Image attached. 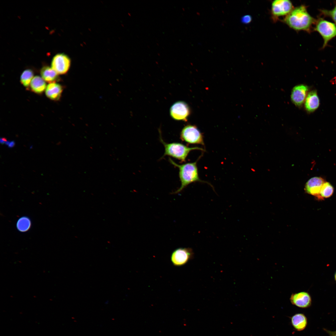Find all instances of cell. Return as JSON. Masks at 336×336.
I'll return each instance as SVG.
<instances>
[{
    "label": "cell",
    "instance_id": "30bf717a",
    "mask_svg": "<svg viewBox=\"0 0 336 336\" xmlns=\"http://www.w3.org/2000/svg\"><path fill=\"white\" fill-rule=\"evenodd\" d=\"M324 179L321 177H313L306 183L305 187L306 193L314 196L320 200V194L321 188L325 182Z\"/></svg>",
    "mask_w": 336,
    "mask_h": 336
},
{
    "label": "cell",
    "instance_id": "277c9868",
    "mask_svg": "<svg viewBox=\"0 0 336 336\" xmlns=\"http://www.w3.org/2000/svg\"><path fill=\"white\" fill-rule=\"evenodd\" d=\"M313 30L318 32L323 39L322 49H324L328 43L336 37V25L322 18L316 20Z\"/></svg>",
    "mask_w": 336,
    "mask_h": 336
},
{
    "label": "cell",
    "instance_id": "603a6c76",
    "mask_svg": "<svg viewBox=\"0 0 336 336\" xmlns=\"http://www.w3.org/2000/svg\"><path fill=\"white\" fill-rule=\"evenodd\" d=\"M324 330L329 335V336H336V331H332L325 329H324Z\"/></svg>",
    "mask_w": 336,
    "mask_h": 336
},
{
    "label": "cell",
    "instance_id": "6da1fadb",
    "mask_svg": "<svg viewBox=\"0 0 336 336\" xmlns=\"http://www.w3.org/2000/svg\"><path fill=\"white\" fill-rule=\"evenodd\" d=\"M283 21L290 28L297 31L310 32L316 20L308 13L306 7L301 5L294 8Z\"/></svg>",
    "mask_w": 336,
    "mask_h": 336
},
{
    "label": "cell",
    "instance_id": "8992f818",
    "mask_svg": "<svg viewBox=\"0 0 336 336\" xmlns=\"http://www.w3.org/2000/svg\"><path fill=\"white\" fill-rule=\"evenodd\" d=\"M292 2L288 0H275L272 3L271 12L274 20L287 15L293 9Z\"/></svg>",
    "mask_w": 336,
    "mask_h": 336
},
{
    "label": "cell",
    "instance_id": "484cf974",
    "mask_svg": "<svg viewBox=\"0 0 336 336\" xmlns=\"http://www.w3.org/2000/svg\"><path fill=\"white\" fill-rule=\"evenodd\" d=\"M334 278H335V280L336 281V273H335V274Z\"/></svg>",
    "mask_w": 336,
    "mask_h": 336
},
{
    "label": "cell",
    "instance_id": "5b68a950",
    "mask_svg": "<svg viewBox=\"0 0 336 336\" xmlns=\"http://www.w3.org/2000/svg\"><path fill=\"white\" fill-rule=\"evenodd\" d=\"M180 138L181 140L189 144L204 145L203 135L194 125H188L184 127L181 132Z\"/></svg>",
    "mask_w": 336,
    "mask_h": 336
},
{
    "label": "cell",
    "instance_id": "3957f363",
    "mask_svg": "<svg viewBox=\"0 0 336 336\" xmlns=\"http://www.w3.org/2000/svg\"><path fill=\"white\" fill-rule=\"evenodd\" d=\"M160 142L165 148L164 153L162 157L168 156L185 162L189 152L194 150H200L204 151V150L198 147H189L183 144L178 142L167 143L165 142L161 136L160 137Z\"/></svg>",
    "mask_w": 336,
    "mask_h": 336
},
{
    "label": "cell",
    "instance_id": "9c48e42d",
    "mask_svg": "<svg viewBox=\"0 0 336 336\" xmlns=\"http://www.w3.org/2000/svg\"><path fill=\"white\" fill-rule=\"evenodd\" d=\"M190 111L188 105L185 102L179 101L174 104L170 110L172 118L177 120L186 121Z\"/></svg>",
    "mask_w": 336,
    "mask_h": 336
},
{
    "label": "cell",
    "instance_id": "ffe728a7",
    "mask_svg": "<svg viewBox=\"0 0 336 336\" xmlns=\"http://www.w3.org/2000/svg\"><path fill=\"white\" fill-rule=\"evenodd\" d=\"M334 189L332 185L329 182H325L323 185L320 194V200L328 198L333 194Z\"/></svg>",
    "mask_w": 336,
    "mask_h": 336
},
{
    "label": "cell",
    "instance_id": "2e32d148",
    "mask_svg": "<svg viewBox=\"0 0 336 336\" xmlns=\"http://www.w3.org/2000/svg\"><path fill=\"white\" fill-rule=\"evenodd\" d=\"M319 100L316 91H313L309 92L306 99L305 107L309 112L314 111L319 107Z\"/></svg>",
    "mask_w": 336,
    "mask_h": 336
},
{
    "label": "cell",
    "instance_id": "d6986e66",
    "mask_svg": "<svg viewBox=\"0 0 336 336\" xmlns=\"http://www.w3.org/2000/svg\"><path fill=\"white\" fill-rule=\"evenodd\" d=\"M31 222L30 218L27 217H22L17 221L16 226L17 230L20 232L27 231L30 228Z\"/></svg>",
    "mask_w": 336,
    "mask_h": 336
},
{
    "label": "cell",
    "instance_id": "7402d4cb",
    "mask_svg": "<svg viewBox=\"0 0 336 336\" xmlns=\"http://www.w3.org/2000/svg\"><path fill=\"white\" fill-rule=\"evenodd\" d=\"M252 20V18L249 15H246L243 16L241 18L242 22L245 24H248L250 23Z\"/></svg>",
    "mask_w": 336,
    "mask_h": 336
},
{
    "label": "cell",
    "instance_id": "e0dca14e",
    "mask_svg": "<svg viewBox=\"0 0 336 336\" xmlns=\"http://www.w3.org/2000/svg\"><path fill=\"white\" fill-rule=\"evenodd\" d=\"M291 324L294 328L297 331L304 330L306 327L307 320L306 316L302 313L295 314L291 318Z\"/></svg>",
    "mask_w": 336,
    "mask_h": 336
},
{
    "label": "cell",
    "instance_id": "cb8c5ba5",
    "mask_svg": "<svg viewBox=\"0 0 336 336\" xmlns=\"http://www.w3.org/2000/svg\"><path fill=\"white\" fill-rule=\"evenodd\" d=\"M15 145V142L14 141H10L9 144L8 145V147L11 148L14 146Z\"/></svg>",
    "mask_w": 336,
    "mask_h": 336
},
{
    "label": "cell",
    "instance_id": "7c38bea8",
    "mask_svg": "<svg viewBox=\"0 0 336 336\" xmlns=\"http://www.w3.org/2000/svg\"><path fill=\"white\" fill-rule=\"evenodd\" d=\"M308 90V87L304 85H298L293 87L292 91L291 98L296 106H300L303 104Z\"/></svg>",
    "mask_w": 336,
    "mask_h": 336
},
{
    "label": "cell",
    "instance_id": "44dd1931",
    "mask_svg": "<svg viewBox=\"0 0 336 336\" xmlns=\"http://www.w3.org/2000/svg\"><path fill=\"white\" fill-rule=\"evenodd\" d=\"M319 11L321 15L325 17L330 18L336 25V2L332 9L329 10L322 9Z\"/></svg>",
    "mask_w": 336,
    "mask_h": 336
},
{
    "label": "cell",
    "instance_id": "7a4b0ae2",
    "mask_svg": "<svg viewBox=\"0 0 336 336\" xmlns=\"http://www.w3.org/2000/svg\"><path fill=\"white\" fill-rule=\"evenodd\" d=\"M169 162L179 169V176L181 182L180 188L173 193L177 194L180 192L183 189L190 184L196 182H205L199 178L197 161L193 162L187 163L182 165H179L169 158Z\"/></svg>",
    "mask_w": 336,
    "mask_h": 336
},
{
    "label": "cell",
    "instance_id": "8fae6325",
    "mask_svg": "<svg viewBox=\"0 0 336 336\" xmlns=\"http://www.w3.org/2000/svg\"><path fill=\"white\" fill-rule=\"evenodd\" d=\"M290 300L292 305L302 308H308L311 304V296L309 293L305 292L292 294Z\"/></svg>",
    "mask_w": 336,
    "mask_h": 336
},
{
    "label": "cell",
    "instance_id": "ac0fdd59",
    "mask_svg": "<svg viewBox=\"0 0 336 336\" xmlns=\"http://www.w3.org/2000/svg\"><path fill=\"white\" fill-rule=\"evenodd\" d=\"M34 76L33 72L30 69L25 70L21 74L20 82L27 90H29L30 83L34 77Z\"/></svg>",
    "mask_w": 336,
    "mask_h": 336
},
{
    "label": "cell",
    "instance_id": "4fadbf2b",
    "mask_svg": "<svg viewBox=\"0 0 336 336\" xmlns=\"http://www.w3.org/2000/svg\"><path fill=\"white\" fill-rule=\"evenodd\" d=\"M63 90V86L57 82L49 83L45 91L46 96L52 100H59Z\"/></svg>",
    "mask_w": 336,
    "mask_h": 336
},
{
    "label": "cell",
    "instance_id": "ba28073f",
    "mask_svg": "<svg viewBox=\"0 0 336 336\" xmlns=\"http://www.w3.org/2000/svg\"><path fill=\"white\" fill-rule=\"evenodd\" d=\"M194 256V253L191 248H180L172 253L170 259L172 264L176 266H180L186 264Z\"/></svg>",
    "mask_w": 336,
    "mask_h": 336
},
{
    "label": "cell",
    "instance_id": "5bb4252c",
    "mask_svg": "<svg viewBox=\"0 0 336 336\" xmlns=\"http://www.w3.org/2000/svg\"><path fill=\"white\" fill-rule=\"evenodd\" d=\"M41 77L44 80L49 83L57 82L60 80L58 73L51 67L45 66L40 70Z\"/></svg>",
    "mask_w": 336,
    "mask_h": 336
},
{
    "label": "cell",
    "instance_id": "9a60e30c",
    "mask_svg": "<svg viewBox=\"0 0 336 336\" xmlns=\"http://www.w3.org/2000/svg\"><path fill=\"white\" fill-rule=\"evenodd\" d=\"M46 87V82L41 77L36 76L31 82L29 90L35 94L40 95L45 91Z\"/></svg>",
    "mask_w": 336,
    "mask_h": 336
},
{
    "label": "cell",
    "instance_id": "52a82bcc",
    "mask_svg": "<svg viewBox=\"0 0 336 336\" xmlns=\"http://www.w3.org/2000/svg\"><path fill=\"white\" fill-rule=\"evenodd\" d=\"M71 63V60L67 55L58 53L53 57L51 62V67L58 75H63L69 70Z\"/></svg>",
    "mask_w": 336,
    "mask_h": 336
},
{
    "label": "cell",
    "instance_id": "d4e9b609",
    "mask_svg": "<svg viewBox=\"0 0 336 336\" xmlns=\"http://www.w3.org/2000/svg\"><path fill=\"white\" fill-rule=\"evenodd\" d=\"M10 141H7V142H5V144L6 145H7V146H8V145H9V143H10Z\"/></svg>",
    "mask_w": 336,
    "mask_h": 336
}]
</instances>
